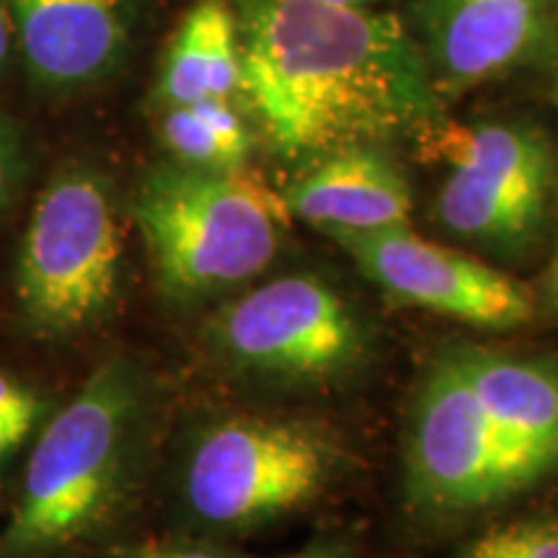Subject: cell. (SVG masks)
Returning a JSON list of instances; mask_svg holds the SVG:
<instances>
[{
	"label": "cell",
	"mask_w": 558,
	"mask_h": 558,
	"mask_svg": "<svg viewBox=\"0 0 558 558\" xmlns=\"http://www.w3.org/2000/svg\"><path fill=\"white\" fill-rule=\"evenodd\" d=\"M290 215L320 233L409 226L411 186L378 145H349L316 158L284 192Z\"/></svg>",
	"instance_id": "4fadbf2b"
},
{
	"label": "cell",
	"mask_w": 558,
	"mask_h": 558,
	"mask_svg": "<svg viewBox=\"0 0 558 558\" xmlns=\"http://www.w3.org/2000/svg\"><path fill=\"white\" fill-rule=\"evenodd\" d=\"M463 558H558V520H518L486 530Z\"/></svg>",
	"instance_id": "2e32d148"
},
{
	"label": "cell",
	"mask_w": 558,
	"mask_h": 558,
	"mask_svg": "<svg viewBox=\"0 0 558 558\" xmlns=\"http://www.w3.org/2000/svg\"><path fill=\"white\" fill-rule=\"evenodd\" d=\"M11 41H13V21L9 0H0V70L5 68L11 54Z\"/></svg>",
	"instance_id": "44dd1931"
},
{
	"label": "cell",
	"mask_w": 558,
	"mask_h": 558,
	"mask_svg": "<svg viewBox=\"0 0 558 558\" xmlns=\"http://www.w3.org/2000/svg\"><path fill=\"white\" fill-rule=\"evenodd\" d=\"M326 3H339V5H373L375 0H326Z\"/></svg>",
	"instance_id": "cb8c5ba5"
},
{
	"label": "cell",
	"mask_w": 558,
	"mask_h": 558,
	"mask_svg": "<svg viewBox=\"0 0 558 558\" xmlns=\"http://www.w3.org/2000/svg\"><path fill=\"white\" fill-rule=\"evenodd\" d=\"M160 140L177 163L199 169L246 166L254 148L248 124L230 99H207L190 107H166L160 117Z\"/></svg>",
	"instance_id": "9a60e30c"
},
{
	"label": "cell",
	"mask_w": 558,
	"mask_h": 558,
	"mask_svg": "<svg viewBox=\"0 0 558 558\" xmlns=\"http://www.w3.org/2000/svg\"><path fill=\"white\" fill-rule=\"evenodd\" d=\"M407 473L414 505L432 512H471L530 488L481 409L456 352L442 354L418 386Z\"/></svg>",
	"instance_id": "ba28073f"
},
{
	"label": "cell",
	"mask_w": 558,
	"mask_h": 558,
	"mask_svg": "<svg viewBox=\"0 0 558 558\" xmlns=\"http://www.w3.org/2000/svg\"><path fill=\"white\" fill-rule=\"evenodd\" d=\"M337 452L300 422L233 416L199 435L186 458L184 501L213 530H246L305 507L329 486Z\"/></svg>",
	"instance_id": "8992f818"
},
{
	"label": "cell",
	"mask_w": 558,
	"mask_h": 558,
	"mask_svg": "<svg viewBox=\"0 0 558 558\" xmlns=\"http://www.w3.org/2000/svg\"><path fill=\"white\" fill-rule=\"evenodd\" d=\"M554 101H556V107H558V83H556V88H554Z\"/></svg>",
	"instance_id": "d4e9b609"
},
{
	"label": "cell",
	"mask_w": 558,
	"mask_h": 558,
	"mask_svg": "<svg viewBox=\"0 0 558 558\" xmlns=\"http://www.w3.org/2000/svg\"><path fill=\"white\" fill-rule=\"evenodd\" d=\"M0 130H3V128H0Z\"/></svg>",
	"instance_id": "484cf974"
},
{
	"label": "cell",
	"mask_w": 558,
	"mask_h": 558,
	"mask_svg": "<svg viewBox=\"0 0 558 558\" xmlns=\"http://www.w3.org/2000/svg\"><path fill=\"white\" fill-rule=\"evenodd\" d=\"M329 235L403 305L486 329H514L535 316V292L525 282L422 239L409 226Z\"/></svg>",
	"instance_id": "9c48e42d"
},
{
	"label": "cell",
	"mask_w": 558,
	"mask_h": 558,
	"mask_svg": "<svg viewBox=\"0 0 558 558\" xmlns=\"http://www.w3.org/2000/svg\"><path fill=\"white\" fill-rule=\"evenodd\" d=\"M543 295L554 308H558V241H556V251H554V259H550V267L546 271V290Z\"/></svg>",
	"instance_id": "7402d4cb"
},
{
	"label": "cell",
	"mask_w": 558,
	"mask_h": 558,
	"mask_svg": "<svg viewBox=\"0 0 558 558\" xmlns=\"http://www.w3.org/2000/svg\"><path fill=\"white\" fill-rule=\"evenodd\" d=\"M143 427V375L104 362L37 437L0 558H62L104 533L128 499Z\"/></svg>",
	"instance_id": "7a4b0ae2"
},
{
	"label": "cell",
	"mask_w": 558,
	"mask_h": 558,
	"mask_svg": "<svg viewBox=\"0 0 558 558\" xmlns=\"http://www.w3.org/2000/svg\"><path fill=\"white\" fill-rule=\"evenodd\" d=\"M409 16L437 96L558 62V0H411Z\"/></svg>",
	"instance_id": "30bf717a"
},
{
	"label": "cell",
	"mask_w": 558,
	"mask_h": 558,
	"mask_svg": "<svg viewBox=\"0 0 558 558\" xmlns=\"http://www.w3.org/2000/svg\"><path fill=\"white\" fill-rule=\"evenodd\" d=\"M19 148L13 143L9 130H0V209L11 205L13 192H16L19 181Z\"/></svg>",
	"instance_id": "d6986e66"
},
{
	"label": "cell",
	"mask_w": 558,
	"mask_h": 558,
	"mask_svg": "<svg viewBox=\"0 0 558 558\" xmlns=\"http://www.w3.org/2000/svg\"><path fill=\"white\" fill-rule=\"evenodd\" d=\"M209 344L246 373L292 383L337 378L367 354V333L341 292L311 275L277 277L215 313Z\"/></svg>",
	"instance_id": "52a82bcc"
},
{
	"label": "cell",
	"mask_w": 558,
	"mask_h": 558,
	"mask_svg": "<svg viewBox=\"0 0 558 558\" xmlns=\"http://www.w3.org/2000/svg\"><path fill=\"white\" fill-rule=\"evenodd\" d=\"M295 558H344L339 554V550H331V548H313V550H305V554H300Z\"/></svg>",
	"instance_id": "603a6c76"
},
{
	"label": "cell",
	"mask_w": 558,
	"mask_h": 558,
	"mask_svg": "<svg viewBox=\"0 0 558 558\" xmlns=\"http://www.w3.org/2000/svg\"><path fill=\"white\" fill-rule=\"evenodd\" d=\"M130 213L160 292L177 303L218 295L267 269L292 218L284 194L259 171L177 160L145 173Z\"/></svg>",
	"instance_id": "3957f363"
},
{
	"label": "cell",
	"mask_w": 558,
	"mask_h": 558,
	"mask_svg": "<svg viewBox=\"0 0 558 558\" xmlns=\"http://www.w3.org/2000/svg\"><path fill=\"white\" fill-rule=\"evenodd\" d=\"M120 558H239L226 550H215L205 546H184V543H156V546L132 548Z\"/></svg>",
	"instance_id": "ac0fdd59"
},
{
	"label": "cell",
	"mask_w": 558,
	"mask_h": 558,
	"mask_svg": "<svg viewBox=\"0 0 558 558\" xmlns=\"http://www.w3.org/2000/svg\"><path fill=\"white\" fill-rule=\"evenodd\" d=\"M122 226L104 173L60 169L34 202L13 269L21 326L41 341L81 337L111 316L122 284Z\"/></svg>",
	"instance_id": "277c9868"
},
{
	"label": "cell",
	"mask_w": 558,
	"mask_h": 558,
	"mask_svg": "<svg viewBox=\"0 0 558 558\" xmlns=\"http://www.w3.org/2000/svg\"><path fill=\"white\" fill-rule=\"evenodd\" d=\"M418 145L448 173L439 184L435 218L476 246L525 254L546 228L558 163L554 143L530 122L432 120Z\"/></svg>",
	"instance_id": "5b68a950"
},
{
	"label": "cell",
	"mask_w": 558,
	"mask_h": 558,
	"mask_svg": "<svg viewBox=\"0 0 558 558\" xmlns=\"http://www.w3.org/2000/svg\"><path fill=\"white\" fill-rule=\"evenodd\" d=\"M241 32L230 0H197L173 34L158 75L163 107L230 99L241 90Z\"/></svg>",
	"instance_id": "5bb4252c"
},
{
	"label": "cell",
	"mask_w": 558,
	"mask_h": 558,
	"mask_svg": "<svg viewBox=\"0 0 558 558\" xmlns=\"http://www.w3.org/2000/svg\"><path fill=\"white\" fill-rule=\"evenodd\" d=\"M13 34L45 88L107 78L130 45L132 0H9Z\"/></svg>",
	"instance_id": "8fae6325"
},
{
	"label": "cell",
	"mask_w": 558,
	"mask_h": 558,
	"mask_svg": "<svg viewBox=\"0 0 558 558\" xmlns=\"http://www.w3.org/2000/svg\"><path fill=\"white\" fill-rule=\"evenodd\" d=\"M32 435V429L26 427H19V424H11V422H3L0 418V465L9 460L13 452H16L21 445L26 442Z\"/></svg>",
	"instance_id": "ffe728a7"
},
{
	"label": "cell",
	"mask_w": 558,
	"mask_h": 558,
	"mask_svg": "<svg viewBox=\"0 0 558 558\" xmlns=\"http://www.w3.org/2000/svg\"><path fill=\"white\" fill-rule=\"evenodd\" d=\"M241 90L284 158L378 145L437 120L439 96L396 13L326 0H230Z\"/></svg>",
	"instance_id": "6da1fadb"
},
{
	"label": "cell",
	"mask_w": 558,
	"mask_h": 558,
	"mask_svg": "<svg viewBox=\"0 0 558 558\" xmlns=\"http://www.w3.org/2000/svg\"><path fill=\"white\" fill-rule=\"evenodd\" d=\"M456 357L527 486L558 469V362L460 347Z\"/></svg>",
	"instance_id": "7c38bea8"
},
{
	"label": "cell",
	"mask_w": 558,
	"mask_h": 558,
	"mask_svg": "<svg viewBox=\"0 0 558 558\" xmlns=\"http://www.w3.org/2000/svg\"><path fill=\"white\" fill-rule=\"evenodd\" d=\"M47 411V399L37 388L26 386L24 380L0 373V418L19 424V427H37Z\"/></svg>",
	"instance_id": "e0dca14e"
}]
</instances>
